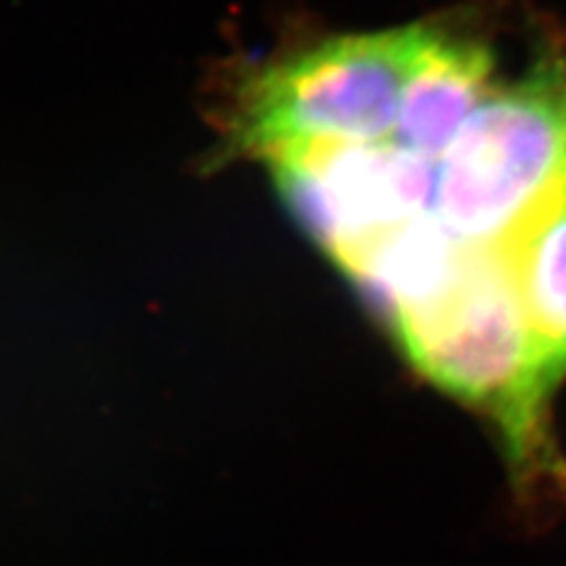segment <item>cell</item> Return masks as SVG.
<instances>
[{
    "label": "cell",
    "instance_id": "obj_1",
    "mask_svg": "<svg viewBox=\"0 0 566 566\" xmlns=\"http://www.w3.org/2000/svg\"><path fill=\"white\" fill-rule=\"evenodd\" d=\"M566 189V62L491 93L437 158L432 216L468 248L501 251Z\"/></svg>",
    "mask_w": 566,
    "mask_h": 566
},
{
    "label": "cell",
    "instance_id": "obj_2",
    "mask_svg": "<svg viewBox=\"0 0 566 566\" xmlns=\"http://www.w3.org/2000/svg\"><path fill=\"white\" fill-rule=\"evenodd\" d=\"M430 35L422 24L347 35L262 69L241 95L237 142L264 158L289 147L392 139Z\"/></svg>",
    "mask_w": 566,
    "mask_h": 566
},
{
    "label": "cell",
    "instance_id": "obj_3",
    "mask_svg": "<svg viewBox=\"0 0 566 566\" xmlns=\"http://www.w3.org/2000/svg\"><path fill=\"white\" fill-rule=\"evenodd\" d=\"M395 333L424 376L499 418L520 458L538 453L551 389L503 251L472 248L453 289Z\"/></svg>",
    "mask_w": 566,
    "mask_h": 566
},
{
    "label": "cell",
    "instance_id": "obj_4",
    "mask_svg": "<svg viewBox=\"0 0 566 566\" xmlns=\"http://www.w3.org/2000/svg\"><path fill=\"white\" fill-rule=\"evenodd\" d=\"M264 161L297 220L340 264L434 206L437 158L392 139L289 147Z\"/></svg>",
    "mask_w": 566,
    "mask_h": 566
},
{
    "label": "cell",
    "instance_id": "obj_5",
    "mask_svg": "<svg viewBox=\"0 0 566 566\" xmlns=\"http://www.w3.org/2000/svg\"><path fill=\"white\" fill-rule=\"evenodd\" d=\"M493 57L486 45L432 29L403 87L392 142L439 158L491 95Z\"/></svg>",
    "mask_w": 566,
    "mask_h": 566
},
{
    "label": "cell",
    "instance_id": "obj_6",
    "mask_svg": "<svg viewBox=\"0 0 566 566\" xmlns=\"http://www.w3.org/2000/svg\"><path fill=\"white\" fill-rule=\"evenodd\" d=\"M470 251L428 212L364 245L343 270L359 283L380 316L397 326L453 289Z\"/></svg>",
    "mask_w": 566,
    "mask_h": 566
},
{
    "label": "cell",
    "instance_id": "obj_7",
    "mask_svg": "<svg viewBox=\"0 0 566 566\" xmlns=\"http://www.w3.org/2000/svg\"><path fill=\"white\" fill-rule=\"evenodd\" d=\"M551 389L566 374V189L501 248Z\"/></svg>",
    "mask_w": 566,
    "mask_h": 566
}]
</instances>
